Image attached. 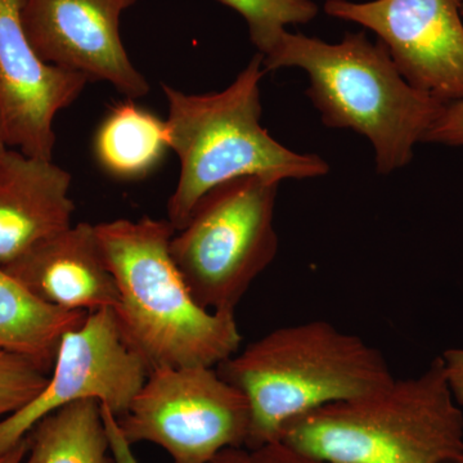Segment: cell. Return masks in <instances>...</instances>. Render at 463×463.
Segmentation results:
<instances>
[{"label":"cell","mask_w":463,"mask_h":463,"mask_svg":"<svg viewBox=\"0 0 463 463\" xmlns=\"http://www.w3.org/2000/svg\"><path fill=\"white\" fill-rule=\"evenodd\" d=\"M116 288L114 309L125 343L151 371L218 367L240 350L236 313L213 312L192 297L170 252L169 221L118 219L96 225Z\"/></svg>","instance_id":"6da1fadb"},{"label":"cell","mask_w":463,"mask_h":463,"mask_svg":"<svg viewBox=\"0 0 463 463\" xmlns=\"http://www.w3.org/2000/svg\"><path fill=\"white\" fill-rule=\"evenodd\" d=\"M286 67L307 72V96L326 127L354 130L371 142L383 175L411 163L414 146L446 108L408 83L385 45L371 43L364 32L347 33L336 44L286 32L263 57V69Z\"/></svg>","instance_id":"7a4b0ae2"},{"label":"cell","mask_w":463,"mask_h":463,"mask_svg":"<svg viewBox=\"0 0 463 463\" xmlns=\"http://www.w3.org/2000/svg\"><path fill=\"white\" fill-rule=\"evenodd\" d=\"M216 370L248 399L246 448L279 440L292 420L395 379L379 349L322 319L277 328Z\"/></svg>","instance_id":"3957f363"},{"label":"cell","mask_w":463,"mask_h":463,"mask_svg":"<svg viewBox=\"0 0 463 463\" xmlns=\"http://www.w3.org/2000/svg\"><path fill=\"white\" fill-rule=\"evenodd\" d=\"M279 440L323 463H463V412L438 356L420 376L292 420Z\"/></svg>","instance_id":"277c9868"},{"label":"cell","mask_w":463,"mask_h":463,"mask_svg":"<svg viewBox=\"0 0 463 463\" xmlns=\"http://www.w3.org/2000/svg\"><path fill=\"white\" fill-rule=\"evenodd\" d=\"M265 74L263 56L257 53L236 80L218 93L187 94L163 84L169 106V146L181 163L178 184L167 203L175 231L184 227L207 192L225 182L258 175L281 183L330 172L318 155L292 151L261 127Z\"/></svg>","instance_id":"5b68a950"},{"label":"cell","mask_w":463,"mask_h":463,"mask_svg":"<svg viewBox=\"0 0 463 463\" xmlns=\"http://www.w3.org/2000/svg\"><path fill=\"white\" fill-rule=\"evenodd\" d=\"M279 182L250 175L207 192L170 241L192 297L213 312L236 313L279 252L274 209Z\"/></svg>","instance_id":"8992f818"},{"label":"cell","mask_w":463,"mask_h":463,"mask_svg":"<svg viewBox=\"0 0 463 463\" xmlns=\"http://www.w3.org/2000/svg\"><path fill=\"white\" fill-rule=\"evenodd\" d=\"M116 420L132 446L155 444L172 463H213L225 449L246 447L250 407L216 367H163Z\"/></svg>","instance_id":"52a82bcc"},{"label":"cell","mask_w":463,"mask_h":463,"mask_svg":"<svg viewBox=\"0 0 463 463\" xmlns=\"http://www.w3.org/2000/svg\"><path fill=\"white\" fill-rule=\"evenodd\" d=\"M148 373L147 364L121 336L114 309L88 313L61 339L42 392L0 420V453L21 443L48 414L76 402L97 401L120 419Z\"/></svg>","instance_id":"ba28073f"},{"label":"cell","mask_w":463,"mask_h":463,"mask_svg":"<svg viewBox=\"0 0 463 463\" xmlns=\"http://www.w3.org/2000/svg\"><path fill=\"white\" fill-rule=\"evenodd\" d=\"M325 12L376 33L416 90L444 105L463 99L461 0H326Z\"/></svg>","instance_id":"9c48e42d"},{"label":"cell","mask_w":463,"mask_h":463,"mask_svg":"<svg viewBox=\"0 0 463 463\" xmlns=\"http://www.w3.org/2000/svg\"><path fill=\"white\" fill-rule=\"evenodd\" d=\"M137 0H25L27 38L50 65L106 81L130 99L148 94L120 36L121 14Z\"/></svg>","instance_id":"30bf717a"},{"label":"cell","mask_w":463,"mask_h":463,"mask_svg":"<svg viewBox=\"0 0 463 463\" xmlns=\"http://www.w3.org/2000/svg\"><path fill=\"white\" fill-rule=\"evenodd\" d=\"M24 3L0 0V115L9 148L52 160L54 118L90 80L36 53L24 27Z\"/></svg>","instance_id":"8fae6325"},{"label":"cell","mask_w":463,"mask_h":463,"mask_svg":"<svg viewBox=\"0 0 463 463\" xmlns=\"http://www.w3.org/2000/svg\"><path fill=\"white\" fill-rule=\"evenodd\" d=\"M3 268L33 297L58 309L91 313L118 304L96 225L72 224Z\"/></svg>","instance_id":"7c38bea8"},{"label":"cell","mask_w":463,"mask_h":463,"mask_svg":"<svg viewBox=\"0 0 463 463\" xmlns=\"http://www.w3.org/2000/svg\"><path fill=\"white\" fill-rule=\"evenodd\" d=\"M71 174L14 148L0 154V267L71 227Z\"/></svg>","instance_id":"4fadbf2b"},{"label":"cell","mask_w":463,"mask_h":463,"mask_svg":"<svg viewBox=\"0 0 463 463\" xmlns=\"http://www.w3.org/2000/svg\"><path fill=\"white\" fill-rule=\"evenodd\" d=\"M87 316L47 306L0 267V352L29 356L51 371L63 335Z\"/></svg>","instance_id":"5bb4252c"},{"label":"cell","mask_w":463,"mask_h":463,"mask_svg":"<svg viewBox=\"0 0 463 463\" xmlns=\"http://www.w3.org/2000/svg\"><path fill=\"white\" fill-rule=\"evenodd\" d=\"M169 146L166 121L133 100L111 109L94 139L100 166L118 179L143 178L165 156Z\"/></svg>","instance_id":"9a60e30c"},{"label":"cell","mask_w":463,"mask_h":463,"mask_svg":"<svg viewBox=\"0 0 463 463\" xmlns=\"http://www.w3.org/2000/svg\"><path fill=\"white\" fill-rule=\"evenodd\" d=\"M23 463H114L97 401L76 402L36 423Z\"/></svg>","instance_id":"2e32d148"},{"label":"cell","mask_w":463,"mask_h":463,"mask_svg":"<svg viewBox=\"0 0 463 463\" xmlns=\"http://www.w3.org/2000/svg\"><path fill=\"white\" fill-rule=\"evenodd\" d=\"M242 16L250 41L265 57L276 50L288 25H306L319 8L313 0H218Z\"/></svg>","instance_id":"e0dca14e"},{"label":"cell","mask_w":463,"mask_h":463,"mask_svg":"<svg viewBox=\"0 0 463 463\" xmlns=\"http://www.w3.org/2000/svg\"><path fill=\"white\" fill-rule=\"evenodd\" d=\"M50 370L29 356L0 352V420L30 403L44 388Z\"/></svg>","instance_id":"ac0fdd59"},{"label":"cell","mask_w":463,"mask_h":463,"mask_svg":"<svg viewBox=\"0 0 463 463\" xmlns=\"http://www.w3.org/2000/svg\"><path fill=\"white\" fill-rule=\"evenodd\" d=\"M213 463H323L303 455L281 440L257 448H230L219 453Z\"/></svg>","instance_id":"d6986e66"},{"label":"cell","mask_w":463,"mask_h":463,"mask_svg":"<svg viewBox=\"0 0 463 463\" xmlns=\"http://www.w3.org/2000/svg\"><path fill=\"white\" fill-rule=\"evenodd\" d=\"M422 142L463 147V99L446 105Z\"/></svg>","instance_id":"ffe728a7"},{"label":"cell","mask_w":463,"mask_h":463,"mask_svg":"<svg viewBox=\"0 0 463 463\" xmlns=\"http://www.w3.org/2000/svg\"><path fill=\"white\" fill-rule=\"evenodd\" d=\"M103 421L108 429L109 438V448H111L112 459L114 463H139L133 453V446L125 439L123 432L118 428V420L109 407L100 404Z\"/></svg>","instance_id":"44dd1931"},{"label":"cell","mask_w":463,"mask_h":463,"mask_svg":"<svg viewBox=\"0 0 463 463\" xmlns=\"http://www.w3.org/2000/svg\"><path fill=\"white\" fill-rule=\"evenodd\" d=\"M441 359L453 397L457 404L463 407V349H448Z\"/></svg>","instance_id":"7402d4cb"},{"label":"cell","mask_w":463,"mask_h":463,"mask_svg":"<svg viewBox=\"0 0 463 463\" xmlns=\"http://www.w3.org/2000/svg\"><path fill=\"white\" fill-rule=\"evenodd\" d=\"M27 452V438L7 452L0 453V463H23Z\"/></svg>","instance_id":"603a6c76"},{"label":"cell","mask_w":463,"mask_h":463,"mask_svg":"<svg viewBox=\"0 0 463 463\" xmlns=\"http://www.w3.org/2000/svg\"><path fill=\"white\" fill-rule=\"evenodd\" d=\"M9 148L7 142H5V129H3L2 115H0V154Z\"/></svg>","instance_id":"cb8c5ba5"},{"label":"cell","mask_w":463,"mask_h":463,"mask_svg":"<svg viewBox=\"0 0 463 463\" xmlns=\"http://www.w3.org/2000/svg\"><path fill=\"white\" fill-rule=\"evenodd\" d=\"M461 14H462V17H463V0H461Z\"/></svg>","instance_id":"d4e9b609"}]
</instances>
